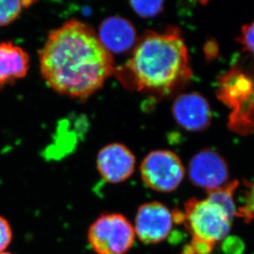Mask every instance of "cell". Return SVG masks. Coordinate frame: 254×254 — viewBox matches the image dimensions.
Segmentation results:
<instances>
[{"label": "cell", "instance_id": "obj_1", "mask_svg": "<svg viewBox=\"0 0 254 254\" xmlns=\"http://www.w3.org/2000/svg\"><path fill=\"white\" fill-rule=\"evenodd\" d=\"M46 84L63 96L86 100L102 87L115 67L94 29L69 20L51 31L39 52Z\"/></svg>", "mask_w": 254, "mask_h": 254}, {"label": "cell", "instance_id": "obj_2", "mask_svg": "<svg viewBox=\"0 0 254 254\" xmlns=\"http://www.w3.org/2000/svg\"><path fill=\"white\" fill-rule=\"evenodd\" d=\"M115 72L125 86L163 95L192 76L187 46L176 29L145 35L129 61Z\"/></svg>", "mask_w": 254, "mask_h": 254}, {"label": "cell", "instance_id": "obj_3", "mask_svg": "<svg viewBox=\"0 0 254 254\" xmlns=\"http://www.w3.org/2000/svg\"><path fill=\"white\" fill-rule=\"evenodd\" d=\"M235 216L219 204L206 197L191 198L185 203L179 222H182L192 235V241L215 247L230 233Z\"/></svg>", "mask_w": 254, "mask_h": 254}, {"label": "cell", "instance_id": "obj_4", "mask_svg": "<svg viewBox=\"0 0 254 254\" xmlns=\"http://www.w3.org/2000/svg\"><path fill=\"white\" fill-rule=\"evenodd\" d=\"M134 227L124 215L103 213L89 227L87 240L96 254H126L135 241Z\"/></svg>", "mask_w": 254, "mask_h": 254}, {"label": "cell", "instance_id": "obj_5", "mask_svg": "<svg viewBox=\"0 0 254 254\" xmlns=\"http://www.w3.org/2000/svg\"><path fill=\"white\" fill-rule=\"evenodd\" d=\"M141 180L151 190L170 192L177 190L185 178V170L180 157L166 150L151 151L140 166Z\"/></svg>", "mask_w": 254, "mask_h": 254}, {"label": "cell", "instance_id": "obj_6", "mask_svg": "<svg viewBox=\"0 0 254 254\" xmlns=\"http://www.w3.org/2000/svg\"><path fill=\"white\" fill-rule=\"evenodd\" d=\"M175 222L172 211L159 201L144 203L137 210L135 234L146 245H156L166 240Z\"/></svg>", "mask_w": 254, "mask_h": 254}, {"label": "cell", "instance_id": "obj_7", "mask_svg": "<svg viewBox=\"0 0 254 254\" xmlns=\"http://www.w3.org/2000/svg\"><path fill=\"white\" fill-rule=\"evenodd\" d=\"M189 174L192 184L207 192L223 187L229 180L227 163L211 149L199 151L191 159Z\"/></svg>", "mask_w": 254, "mask_h": 254}, {"label": "cell", "instance_id": "obj_8", "mask_svg": "<svg viewBox=\"0 0 254 254\" xmlns=\"http://www.w3.org/2000/svg\"><path fill=\"white\" fill-rule=\"evenodd\" d=\"M135 156L129 149L120 143H111L99 151L96 166L106 182H125L134 172Z\"/></svg>", "mask_w": 254, "mask_h": 254}, {"label": "cell", "instance_id": "obj_9", "mask_svg": "<svg viewBox=\"0 0 254 254\" xmlns=\"http://www.w3.org/2000/svg\"><path fill=\"white\" fill-rule=\"evenodd\" d=\"M172 113L178 125L191 132L204 130L211 123L208 101L196 92L178 96L173 104Z\"/></svg>", "mask_w": 254, "mask_h": 254}, {"label": "cell", "instance_id": "obj_10", "mask_svg": "<svg viewBox=\"0 0 254 254\" xmlns=\"http://www.w3.org/2000/svg\"><path fill=\"white\" fill-rule=\"evenodd\" d=\"M97 36L102 46L111 55L127 52L137 41L133 25L128 20L118 16L104 20L99 27Z\"/></svg>", "mask_w": 254, "mask_h": 254}, {"label": "cell", "instance_id": "obj_11", "mask_svg": "<svg viewBox=\"0 0 254 254\" xmlns=\"http://www.w3.org/2000/svg\"><path fill=\"white\" fill-rule=\"evenodd\" d=\"M30 67L28 54L10 41L0 43V89L27 76Z\"/></svg>", "mask_w": 254, "mask_h": 254}, {"label": "cell", "instance_id": "obj_12", "mask_svg": "<svg viewBox=\"0 0 254 254\" xmlns=\"http://www.w3.org/2000/svg\"><path fill=\"white\" fill-rule=\"evenodd\" d=\"M252 81L242 72L234 70L221 80L220 98L234 109V113L248 101L254 91Z\"/></svg>", "mask_w": 254, "mask_h": 254}, {"label": "cell", "instance_id": "obj_13", "mask_svg": "<svg viewBox=\"0 0 254 254\" xmlns=\"http://www.w3.org/2000/svg\"><path fill=\"white\" fill-rule=\"evenodd\" d=\"M32 4L30 1L0 0V27H5L19 17L22 9Z\"/></svg>", "mask_w": 254, "mask_h": 254}, {"label": "cell", "instance_id": "obj_14", "mask_svg": "<svg viewBox=\"0 0 254 254\" xmlns=\"http://www.w3.org/2000/svg\"><path fill=\"white\" fill-rule=\"evenodd\" d=\"M130 5L137 15L148 18L159 14L163 9V1H132Z\"/></svg>", "mask_w": 254, "mask_h": 254}, {"label": "cell", "instance_id": "obj_15", "mask_svg": "<svg viewBox=\"0 0 254 254\" xmlns=\"http://www.w3.org/2000/svg\"><path fill=\"white\" fill-rule=\"evenodd\" d=\"M254 114V88L252 95L250 96V98L248 99V101L245 102L243 106H241L236 112L233 114L231 116V123L230 125H234L235 127L238 129V127L240 126V123L249 120V118L251 117Z\"/></svg>", "mask_w": 254, "mask_h": 254}, {"label": "cell", "instance_id": "obj_16", "mask_svg": "<svg viewBox=\"0 0 254 254\" xmlns=\"http://www.w3.org/2000/svg\"><path fill=\"white\" fill-rule=\"evenodd\" d=\"M246 223H250L254 219V182L245 196V202L237 209V216Z\"/></svg>", "mask_w": 254, "mask_h": 254}, {"label": "cell", "instance_id": "obj_17", "mask_svg": "<svg viewBox=\"0 0 254 254\" xmlns=\"http://www.w3.org/2000/svg\"><path fill=\"white\" fill-rule=\"evenodd\" d=\"M12 239V230L9 222L0 216V254L9 246Z\"/></svg>", "mask_w": 254, "mask_h": 254}, {"label": "cell", "instance_id": "obj_18", "mask_svg": "<svg viewBox=\"0 0 254 254\" xmlns=\"http://www.w3.org/2000/svg\"><path fill=\"white\" fill-rule=\"evenodd\" d=\"M240 41L245 49L254 56V22L243 27Z\"/></svg>", "mask_w": 254, "mask_h": 254}, {"label": "cell", "instance_id": "obj_19", "mask_svg": "<svg viewBox=\"0 0 254 254\" xmlns=\"http://www.w3.org/2000/svg\"><path fill=\"white\" fill-rule=\"evenodd\" d=\"M10 254V253H7V252H2V253H1V254Z\"/></svg>", "mask_w": 254, "mask_h": 254}]
</instances>
